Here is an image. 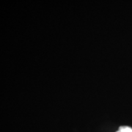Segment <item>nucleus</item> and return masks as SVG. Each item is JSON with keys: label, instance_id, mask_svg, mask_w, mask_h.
<instances>
[{"label": "nucleus", "instance_id": "obj_1", "mask_svg": "<svg viewBox=\"0 0 132 132\" xmlns=\"http://www.w3.org/2000/svg\"><path fill=\"white\" fill-rule=\"evenodd\" d=\"M120 132H132V128L128 126H122L119 128Z\"/></svg>", "mask_w": 132, "mask_h": 132}]
</instances>
